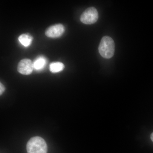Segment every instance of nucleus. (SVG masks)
<instances>
[{"label": "nucleus", "instance_id": "obj_8", "mask_svg": "<svg viewBox=\"0 0 153 153\" xmlns=\"http://www.w3.org/2000/svg\"><path fill=\"white\" fill-rule=\"evenodd\" d=\"M64 68L65 66L61 62H53L49 65V70L53 73H57L63 71Z\"/></svg>", "mask_w": 153, "mask_h": 153}, {"label": "nucleus", "instance_id": "obj_5", "mask_svg": "<svg viewBox=\"0 0 153 153\" xmlns=\"http://www.w3.org/2000/svg\"><path fill=\"white\" fill-rule=\"evenodd\" d=\"M34 66L32 60L29 59H24L19 62L18 65V71L20 74L29 75L33 72Z\"/></svg>", "mask_w": 153, "mask_h": 153}, {"label": "nucleus", "instance_id": "obj_7", "mask_svg": "<svg viewBox=\"0 0 153 153\" xmlns=\"http://www.w3.org/2000/svg\"><path fill=\"white\" fill-rule=\"evenodd\" d=\"M18 39L20 43L24 47H28L32 44L33 38L29 34H23L19 36Z\"/></svg>", "mask_w": 153, "mask_h": 153}, {"label": "nucleus", "instance_id": "obj_1", "mask_svg": "<svg viewBox=\"0 0 153 153\" xmlns=\"http://www.w3.org/2000/svg\"><path fill=\"white\" fill-rule=\"evenodd\" d=\"M98 50L103 58H111L114 55L115 51L114 42L112 38L108 36L102 37L99 46Z\"/></svg>", "mask_w": 153, "mask_h": 153}, {"label": "nucleus", "instance_id": "obj_9", "mask_svg": "<svg viewBox=\"0 0 153 153\" xmlns=\"http://www.w3.org/2000/svg\"><path fill=\"white\" fill-rule=\"evenodd\" d=\"M5 89V88L4 86L3 85L2 83L1 82L0 83V94L1 95L2 94L3 92L4 91Z\"/></svg>", "mask_w": 153, "mask_h": 153}, {"label": "nucleus", "instance_id": "obj_4", "mask_svg": "<svg viewBox=\"0 0 153 153\" xmlns=\"http://www.w3.org/2000/svg\"><path fill=\"white\" fill-rule=\"evenodd\" d=\"M65 30V27L62 24H56L49 27L46 30L45 35L49 38H59L62 36Z\"/></svg>", "mask_w": 153, "mask_h": 153}, {"label": "nucleus", "instance_id": "obj_3", "mask_svg": "<svg viewBox=\"0 0 153 153\" xmlns=\"http://www.w3.org/2000/svg\"><path fill=\"white\" fill-rule=\"evenodd\" d=\"M99 18L97 10L94 7L88 8L81 15L80 20L85 25H92L97 22Z\"/></svg>", "mask_w": 153, "mask_h": 153}, {"label": "nucleus", "instance_id": "obj_6", "mask_svg": "<svg viewBox=\"0 0 153 153\" xmlns=\"http://www.w3.org/2000/svg\"><path fill=\"white\" fill-rule=\"evenodd\" d=\"M47 59L43 56H40L36 59L33 63L34 68L37 71L43 69L46 66Z\"/></svg>", "mask_w": 153, "mask_h": 153}, {"label": "nucleus", "instance_id": "obj_2", "mask_svg": "<svg viewBox=\"0 0 153 153\" xmlns=\"http://www.w3.org/2000/svg\"><path fill=\"white\" fill-rule=\"evenodd\" d=\"M28 153H47V146L42 138L35 137L28 141L27 145Z\"/></svg>", "mask_w": 153, "mask_h": 153}, {"label": "nucleus", "instance_id": "obj_10", "mask_svg": "<svg viewBox=\"0 0 153 153\" xmlns=\"http://www.w3.org/2000/svg\"><path fill=\"white\" fill-rule=\"evenodd\" d=\"M151 139L152 140V141L153 142V132L152 134L151 135Z\"/></svg>", "mask_w": 153, "mask_h": 153}]
</instances>
